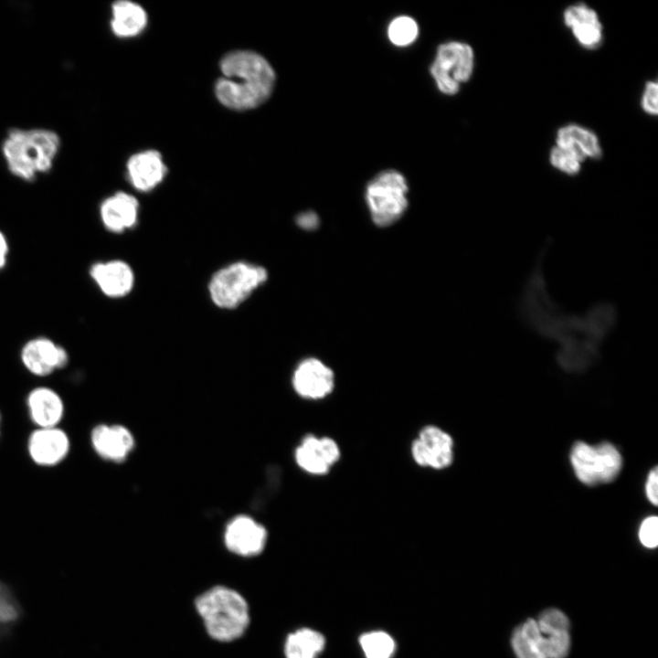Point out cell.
Masks as SVG:
<instances>
[{
    "label": "cell",
    "instance_id": "cell-1",
    "mask_svg": "<svg viewBox=\"0 0 658 658\" xmlns=\"http://www.w3.org/2000/svg\"><path fill=\"white\" fill-rule=\"evenodd\" d=\"M223 77L215 86L218 101L228 108L249 110L263 103L271 95L275 72L260 54L239 50L227 54L220 62Z\"/></svg>",
    "mask_w": 658,
    "mask_h": 658
},
{
    "label": "cell",
    "instance_id": "cell-2",
    "mask_svg": "<svg viewBox=\"0 0 658 658\" xmlns=\"http://www.w3.org/2000/svg\"><path fill=\"white\" fill-rule=\"evenodd\" d=\"M59 147L60 138L54 131L14 128L3 142L2 153L9 172L31 182L52 168Z\"/></svg>",
    "mask_w": 658,
    "mask_h": 658
},
{
    "label": "cell",
    "instance_id": "cell-3",
    "mask_svg": "<svg viewBox=\"0 0 658 658\" xmlns=\"http://www.w3.org/2000/svg\"><path fill=\"white\" fill-rule=\"evenodd\" d=\"M195 607L207 634L221 642L240 638L249 623V609L245 598L233 589L215 586L200 594Z\"/></svg>",
    "mask_w": 658,
    "mask_h": 658
},
{
    "label": "cell",
    "instance_id": "cell-4",
    "mask_svg": "<svg viewBox=\"0 0 658 658\" xmlns=\"http://www.w3.org/2000/svg\"><path fill=\"white\" fill-rule=\"evenodd\" d=\"M267 279L268 273L263 267L244 261L234 262L213 275L208 284L209 295L218 307L235 308Z\"/></svg>",
    "mask_w": 658,
    "mask_h": 658
},
{
    "label": "cell",
    "instance_id": "cell-5",
    "mask_svg": "<svg viewBox=\"0 0 658 658\" xmlns=\"http://www.w3.org/2000/svg\"><path fill=\"white\" fill-rule=\"evenodd\" d=\"M569 461L577 479L588 486L613 482L623 463L620 451L608 441L596 445L577 441L571 447Z\"/></svg>",
    "mask_w": 658,
    "mask_h": 658
},
{
    "label": "cell",
    "instance_id": "cell-6",
    "mask_svg": "<svg viewBox=\"0 0 658 658\" xmlns=\"http://www.w3.org/2000/svg\"><path fill=\"white\" fill-rule=\"evenodd\" d=\"M408 192L407 181L397 170H384L373 177L366 189L373 222L378 227H388L398 221L409 206Z\"/></svg>",
    "mask_w": 658,
    "mask_h": 658
},
{
    "label": "cell",
    "instance_id": "cell-7",
    "mask_svg": "<svg viewBox=\"0 0 658 658\" xmlns=\"http://www.w3.org/2000/svg\"><path fill=\"white\" fill-rule=\"evenodd\" d=\"M474 67L472 48L466 43L451 41L439 46L430 72L439 90L456 94L471 78Z\"/></svg>",
    "mask_w": 658,
    "mask_h": 658
},
{
    "label": "cell",
    "instance_id": "cell-8",
    "mask_svg": "<svg viewBox=\"0 0 658 658\" xmlns=\"http://www.w3.org/2000/svg\"><path fill=\"white\" fill-rule=\"evenodd\" d=\"M452 437L434 425L421 429L411 445V455L417 464L436 470L449 467L454 457Z\"/></svg>",
    "mask_w": 658,
    "mask_h": 658
},
{
    "label": "cell",
    "instance_id": "cell-9",
    "mask_svg": "<svg viewBox=\"0 0 658 658\" xmlns=\"http://www.w3.org/2000/svg\"><path fill=\"white\" fill-rule=\"evenodd\" d=\"M20 358L27 370L46 377L64 367L69 361L66 349L46 336H37L22 346Z\"/></svg>",
    "mask_w": 658,
    "mask_h": 658
},
{
    "label": "cell",
    "instance_id": "cell-10",
    "mask_svg": "<svg viewBox=\"0 0 658 658\" xmlns=\"http://www.w3.org/2000/svg\"><path fill=\"white\" fill-rule=\"evenodd\" d=\"M292 386L302 398L319 400L332 393L334 387V374L321 360L306 358L295 368Z\"/></svg>",
    "mask_w": 658,
    "mask_h": 658
},
{
    "label": "cell",
    "instance_id": "cell-11",
    "mask_svg": "<svg viewBox=\"0 0 658 658\" xmlns=\"http://www.w3.org/2000/svg\"><path fill=\"white\" fill-rule=\"evenodd\" d=\"M340 455V448L334 439L307 435L295 451V461L306 472L324 475L339 461Z\"/></svg>",
    "mask_w": 658,
    "mask_h": 658
},
{
    "label": "cell",
    "instance_id": "cell-12",
    "mask_svg": "<svg viewBox=\"0 0 658 658\" xmlns=\"http://www.w3.org/2000/svg\"><path fill=\"white\" fill-rule=\"evenodd\" d=\"M70 447L67 433L57 427L37 428L28 438L31 460L37 465L50 467L62 462Z\"/></svg>",
    "mask_w": 658,
    "mask_h": 658
},
{
    "label": "cell",
    "instance_id": "cell-13",
    "mask_svg": "<svg viewBox=\"0 0 658 658\" xmlns=\"http://www.w3.org/2000/svg\"><path fill=\"white\" fill-rule=\"evenodd\" d=\"M224 541L227 548L236 555L256 556L264 549L267 531L255 520L240 515L227 525Z\"/></svg>",
    "mask_w": 658,
    "mask_h": 658
},
{
    "label": "cell",
    "instance_id": "cell-14",
    "mask_svg": "<svg viewBox=\"0 0 658 658\" xmlns=\"http://www.w3.org/2000/svg\"><path fill=\"white\" fill-rule=\"evenodd\" d=\"M89 273L100 291L110 298H122L133 287V271L129 264L121 260L95 262L90 266Z\"/></svg>",
    "mask_w": 658,
    "mask_h": 658
},
{
    "label": "cell",
    "instance_id": "cell-15",
    "mask_svg": "<svg viewBox=\"0 0 658 658\" xmlns=\"http://www.w3.org/2000/svg\"><path fill=\"white\" fill-rule=\"evenodd\" d=\"M138 210L139 204L134 196L116 192L102 201L100 217L102 225L110 232L122 233L136 224Z\"/></svg>",
    "mask_w": 658,
    "mask_h": 658
},
{
    "label": "cell",
    "instance_id": "cell-16",
    "mask_svg": "<svg viewBox=\"0 0 658 658\" xmlns=\"http://www.w3.org/2000/svg\"><path fill=\"white\" fill-rule=\"evenodd\" d=\"M90 441L98 455L112 462L123 461L133 447L132 433L121 425L96 426L91 431Z\"/></svg>",
    "mask_w": 658,
    "mask_h": 658
},
{
    "label": "cell",
    "instance_id": "cell-17",
    "mask_svg": "<svg viewBox=\"0 0 658 658\" xmlns=\"http://www.w3.org/2000/svg\"><path fill=\"white\" fill-rule=\"evenodd\" d=\"M27 404L29 417L37 428L57 427L63 418V400L51 387H35L27 395Z\"/></svg>",
    "mask_w": 658,
    "mask_h": 658
},
{
    "label": "cell",
    "instance_id": "cell-18",
    "mask_svg": "<svg viewBox=\"0 0 658 658\" xmlns=\"http://www.w3.org/2000/svg\"><path fill=\"white\" fill-rule=\"evenodd\" d=\"M564 23L586 48H597L602 39V27L597 13L584 4L568 6L564 11Z\"/></svg>",
    "mask_w": 658,
    "mask_h": 658
},
{
    "label": "cell",
    "instance_id": "cell-19",
    "mask_svg": "<svg viewBox=\"0 0 658 658\" xmlns=\"http://www.w3.org/2000/svg\"><path fill=\"white\" fill-rule=\"evenodd\" d=\"M556 147L581 163L587 158H600L599 139L592 132L575 124L560 128L557 133Z\"/></svg>",
    "mask_w": 658,
    "mask_h": 658
},
{
    "label": "cell",
    "instance_id": "cell-20",
    "mask_svg": "<svg viewBox=\"0 0 658 658\" xmlns=\"http://www.w3.org/2000/svg\"><path fill=\"white\" fill-rule=\"evenodd\" d=\"M127 171L133 186L140 191H149L164 178L166 167L161 154L154 150L133 155L127 163Z\"/></svg>",
    "mask_w": 658,
    "mask_h": 658
},
{
    "label": "cell",
    "instance_id": "cell-21",
    "mask_svg": "<svg viewBox=\"0 0 658 658\" xmlns=\"http://www.w3.org/2000/svg\"><path fill=\"white\" fill-rule=\"evenodd\" d=\"M111 11V27L117 37L136 36L146 26V13L142 6L135 3L124 0L117 1L113 3Z\"/></svg>",
    "mask_w": 658,
    "mask_h": 658
},
{
    "label": "cell",
    "instance_id": "cell-22",
    "mask_svg": "<svg viewBox=\"0 0 658 658\" xmlns=\"http://www.w3.org/2000/svg\"><path fill=\"white\" fill-rule=\"evenodd\" d=\"M325 637L314 629L300 628L288 634L284 643L285 658H317L325 647Z\"/></svg>",
    "mask_w": 658,
    "mask_h": 658
},
{
    "label": "cell",
    "instance_id": "cell-23",
    "mask_svg": "<svg viewBox=\"0 0 658 658\" xmlns=\"http://www.w3.org/2000/svg\"><path fill=\"white\" fill-rule=\"evenodd\" d=\"M358 642L366 658H392L396 652L394 638L385 631L364 632Z\"/></svg>",
    "mask_w": 658,
    "mask_h": 658
},
{
    "label": "cell",
    "instance_id": "cell-24",
    "mask_svg": "<svg viewBox=\"0 0 658 658\" xmlns=\"http://www.w3.org/2000/svg\"><path fill=\"white\" fill-rule=\"evenodd\" d=\"M419 27L417 22L408 16H399L394 18L387 27V37L392 44L398 47H406L412 44L418 37Z\"/></svg>",
    "mask_w": 658,
    "mask_h": 658
},
{
    "label": "cell",
    "instance_id": "cell-25",
    "mask_svg": "<svg viewBox=\"0 0 658 658\" xmlns=\"http://www.w3.org/2000/svg\"><path fill=\"white\" fill-rule=\"evenodd\" d=\"M21 616V608L9 587L0 581V634Z\"/></svg>",
    "mask_w": 658,
    "mask_h": 658
},
{
    "label": "cell",
    "instance_id": "cell-26",
    "mask_svg": "<svg viewBox=\"0 0 658 658\" xmlns=\"http://www.w3.org/2000/svg\"><path fill=\"white\" fill-rule=\"evenodd\" d=\"M536 623L543 634H556L569 631L568 617L561 610L554 608L544 610Z\"/></svg>",
    "mask_w": 658,
    "mask_h": 658
},
{
    "label": "cell",
    "instance_id": "cell-27",
    "mask_svg": "<svg viewBox=\"0 0 658 658\" xmlns=\"http://www.w3.org/2000/svg\"><path fill=\"white\" fill-rule=\"evenodd\" d=\"M638 536L641 544L647 548H655L658 545V518L656 515L645 517L639 527Z\"/></svg>",
    "mask_w": 658,
    "mask_h": 658
},
{
    "label": "cell",
    "instance_id": "cell-28",
    "mask_svg": "<svg viewBox=\"0 0 658 658\" xmlns=\"http://www.w3.org/2000/svg\"><path fill=\"white\" fill-rule=\"evenodd\" d=\"M549 159L551 164L555 168L568 175H575L580 170V163L568 156L556 146L552 148Z\"/></svg>",
    "mask_w": 658,
    "mask_h": 658
},
{
    "label": "cell",
    "instance_id": "cell-29",
    "mask_svg": "<svg viewBox=\"0 0 658 658\" xmlns=\"http://www.w3.org/2000/svg\"><path fill=\"white\" fill-rule=\"evenodd\" d=\"M512 647L517 658H542L534 646L516 628L512 636Z\"/></svg>",
    "mask_w": 658,
    "mask_h": 658
},
{
    "label": "cell",
    "instance_id": "cell-30",
    "mask_svg": "<svg viewBox=\"0 0 658 658\" xmlns=\"http://www.w3.org/2000/svg\"><path fill=\"white\" fill-rule=\"evenodd\" d=\"M658 86L656 81H648L642 99V107L649 114H657Z\"/></svg>",
    "mask_w": 658,
    "mask_h": 658
},
{
    "label": "cell",
    "instance_id": "cell-31",
    "mask_svg": "<svg viewBox=\"0 0 658 658\" xmlns=\"http://www.w3.org/2000/svg\"><path fill=\"white\" fill-rule=\"evenodd\" d=\"M644 492L647 500L656 506L658 504V468L656 466L647 474Z\"/></svg>",
    "mask_w": 658,
    "mask_h": 658
},
{
    "label": "cell",
    "instance_id": "cell-32",
    "mask_svg": "<svg viewBox=\"0 0 658 658\" xmlns=\"http://www.w3.org/2000/svg\"><path fill=\"white\" fill-rule=\"evenodd\" d=\"M9 245L5 235L0 230V270L4 269L7 262Z\"/></svg>",
    "mask_w": 658,
    "mask_h": 658
},
{
    "label": "cell",
    "instance_id": "cell-33",
    "mask_svg": "<svg viewBox=\"0 0 658 658\" xmlns=\"http://www.w3.org/2000/svg\"><path fill=\"white\" fill-rule=\"evenodd\" d=\"M316 221L317 218L315 217V214L312 212L302 214L299 218L300 225L302 227H313L315 226Z\"/></svg>",
    "mask_w": 658,
    "mask_h": 658
},
{
    "label": "cell",
    "instance_id": "cell-34",
    "mask_svg": "<svg viewBox=\"0 0 658 658\" xmlns=\"http://www.w3.org/2000/svg\"><path fill=\"white\" fill-rule=\"evenodd\" d=\"M0 420H1V415H0Z\"/></svg>",
    "mask_w": 658,
    "mask_h": 658
}]
</instances>
